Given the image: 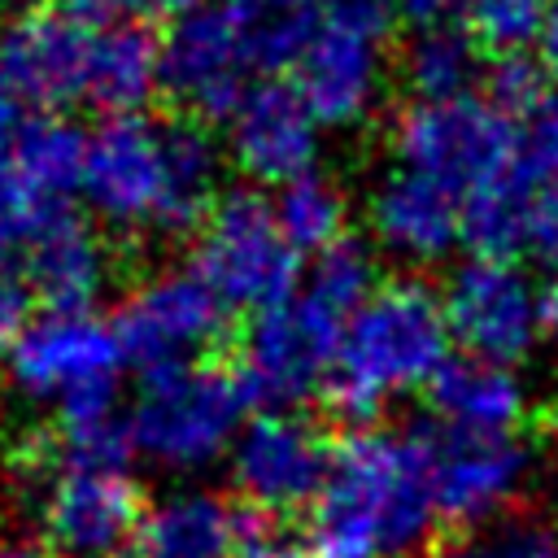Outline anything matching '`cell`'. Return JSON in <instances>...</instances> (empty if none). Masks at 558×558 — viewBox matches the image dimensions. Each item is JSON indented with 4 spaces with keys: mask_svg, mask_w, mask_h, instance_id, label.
Here are the masks:
<instances>
[{
    "mask_svg": "<svg viewBox=\"0 0 558 558\" xmlns=\"http://www.w3.org/2000/svg\"><path fill=\"white\" fill-rule=\"evenodd\" d=\"M532 253L549 266V275H558V183L545 187L536 218H532Z\"/></svg>",
    "mask_w": 558,
    "mask_h": 558,
    "instance_id": "cell-33",
    "label": "cell"
},
{
    "mask_svg": "<svg viewBox=\"0 0 558 558\" xmlns=\"http://www.w3.org/2000/svg\"><path fill=\"white\" fill-rule=\"evenodd\" d=\"M449 344L453 331L432 283L414 275L379 279L344 323L323 392L349 423H366L410 392H423L453 357Z\"/></svg>",
    "mask_w": 558,
    "mask_h": 558,
    "instance_id": "cell-3",
    "label": "cell"
},
{
    "mask_svg": "<svg viewBox=\"0 0 558 558\" xmlns=\"http://www.w3.org/2000/svg\"><path fill=\"white\" fill-rule=\"evenodd\" d=\"M558 0H471V35L493 57H523L536 48Z\"/></svg>",
    "mask_w": 558,
    "mask_h": 558,
    "instance_id": "cell-29",
    "label": "cell"
},
{
    "mask_svg": "<svg viewBox=\"0 0 558 558\" xmlns=\"http://www.w3.org/2000/svg\"><path fill=\"white\" fill-rule=\"evenodd\" d=\"M541 327H545V340L558 344V275L541 283Z\"/></svg>",
    "mask_w": 558,
    "mask_h": 558,
    "instance_id": "cell-38",
    "label": "cell"
},
{
    "mask_svg": "<svg viewBox=\"0 0 558 558\" xmlns=\"http://www.w3.org/2000/svg\"><path fill=\"white\" fill-rule=\"evenodd\" d=\"M440 305L462 353L519 366L545 344L541 283L514 257L471 253L449 270Z\"/></svg>",
    "mask_w": 558,
    "mask_h": 558,
    "instance_id": "cell-13",
    "label": "cell"
},
{
    "mask_svg": "<svg viewBox=\"0 0 558 558\" xmlns=\"http://www.w3.org/2000/svg\"><path fill=\"white\" fill-rule=\"evenodd\" d=\"M397 13L414 31H423V26H458L471 13V0H397Z\"/></svg>",
    "mask_w": 558,
    "mask_h": 558,
    "instance_id": "cell-34",
    "label": "cell"
},
{
    "mask_svg": "<svg viewBox=\"0 0 558 558\" xmlns=\"http://www.w3.org/2000/svg\"><path fill=\"white\" fill-rule=\"evenodd\" d=\"M480 39L462 26H423L401 48V78L414 100L466 96L480 83Z\"/></svg>",
    "mask_w": 558,
    "mask_h": 558,
    "instance_id": "cell-25",
    "label": "cell"
},
{
    "mask_svg": "<svg viewBox=\"0 0 558 558\" xmlns=\"http://www.w3.org/2000/svg\"><path fill=\"white\" fill-rule=\"evenodd\" d=\"M545 92H549V78L541 74L536 61H527V52L523 57H497V65L484 78V96L497 109H506L510 118H519L523 109H532Z\"/></svg>",
    "mask_w": 558,
    "mask_h": 558,
    "instance_id": "cell-31",
    "label": "cell"
},
{
    "mask_svg": "<svg viewBox=\"0 0 558 558\" xmlns=\"http://www.w3.org/2000/svg\"><path fill=\"white\" fill-rule=\"evenodd\" d=\"M331 453L336 445H327L323 427L301 410H262L240 427L227 453V475L248 510L279 519L310 510L331 471Z\"/></svg>",
    "mask_w": 558,
    "mask_h": 558,
    "instance_id": "cell-15",
    "label": "cell"
},
{
    "mask_svg": "<svg viewBox=\"0 0 558 558\" xmlns=\"http://www.w3.org/2000/svg\"><path fill=\"white\" fill-rule=\"evenodd\" d=\"M192 270L227 305V314H266L301 283V248L283 235L275 201L257 187L222 192L192 231Z\"/></svg>",
    "mask_w": 558,
    "mask_h": 558,
    "instance_id": "cell-7",
    "label": "cell"
},
{
    "mask_svg": "<svg viewBox=\"0 0 558 558\" xmlns=\"http://www.w3.org/2000/svg\"><path fill=\"white\" fill-rule=\"evenodd\" d=\"M388 153L397 166H410L462 201L514 166V118L488 96H445L414 100L388 126Z\"/></svg>",
    "mask_w": 558,
    "mask_h": 558,
    "instance_id": "cell-9",
    "label": "cell"
},
{
    "mask_svg": "<svg viewBox=\"0 0 558 558\" xmlns=\"http://www.w3.org/2000/svg\"><path fill=\"white\" fill-rule=\"evenodd\" d=\"M227 4L248 22L257 52H262V65H266V78H270L275 70L296 65L305 35H310V26L327 0H227Z\"/></svg>",
    "mask_w": 558,
    "mask_h": 558,
    "instance_id": "cell-28",
    "label": "cell"
},
{
    "mask_svg": "<svg viewBox=\"0 0 558 558\" xmlns=\"http://www.w3.org/2000/svg\"><path fill=\"white\" fill-rule=\"evenodd\" d=\"M57 4L78 13V17H87V22H113V17H126V9L135 0H57Z\"/></svg>",
    "mask_w": 558,
    "mask_h": 558,
    "instance_id": "cell-37",
    "label": "cell"
},
{
    "mask_svg": "<svg viewBox=\"0 0 558 558\" xmlns=\"http://www.w3.org/2000/svg\"><path fill=\"white\" fill-rule=\"evenodd\" d=\"M248 405L235 371L209 362L148 371L126 405L131 453L161 475H201L227 462Z\"/></svg>",
    "mask_w": 558,
    "mask_h": 558,
    "instance_id": "cell-5",
    "label": "cell"
},
{
    "mask_svg": "<svg viewBox=\"0 0 558 558\" xmlns=\"http://www.w3.org/2000/svg\"><path fill=\"white\" fill-rule=\"evenodd\" d=\"M227 148L192 113H109L87 131L83 205L118 235H187L218 205Z\"/></svg>",
    "mask_w": 558,
    "mask_h": 558,
    "instance_id": "cell-1",
    "label": "cell"
},
{
    "mask_svg": "<svg viewBox=\"0 0 558 558\" xmlns=\"http://www.w3.org/2000/svg\"><path fill=\"white\" fill-rule=\"evenodd\" d=\"M397 0H327L292 65V87L305 96L323 131L371 122L388 92Z\"/></svg>",
    "mask_w": 558,
    "mask_h": 558,
    "instance_id": "cell-6",
    "label": "cell"
},
{
    "mask_svg": "<svg viewBox=\"0 0 558 558\" xmlns=\"http://www.w3.org/2000/svg\"><path fill=\"white\" fill-rule=\"evenodd\" d=\"M514 157L541 187L558 183V92H545L514 118Z\"/></svg>",
    "mask_w": 558,
    "mask_h": 558,
    "instance_id": "cell-30",
    "label": "cell"
},
{
    "mask_svg": "<svg viewBox=\"0 0 558 558\" xmlns=\"http://www.w3.org/2000/svg\"><path fill=\"white\" fill-rule=\"evenodd\" d=\"M545 436H549V445H554V453H558V392H554V401H549V410H545Z\"/></svg>",
    "mask_w": 558,
    "mask_h": 558,
    "instance_id": "cell-40",
    "label": "cell"
},
{
    "mask_svg": "<svg viewBox=\"0 0 558 558\" xmlns=\"http://www.w3.org/2000/svg\"><path fill=\"white\" fill-rule=\"evenodd\" d=\"M144 4L166 9V13H183V9H196V4H205V0H144Z\"/></svg>",
    "mask_w": 558,
    "mask_h": 558,
    "instance_id": "cell-41",
    "label": "cell"
},
{
    "mask_svg": "<svg viewBox=\"0 0 558 558\" xmlns=\"http://www.w3.org/2000/svg\"><path fill=\"white\" fill-rule=\"evenodd\" d=\"M4 9H9V0H0V13H4Z\"/></svg>",
    "mask_w": 558,
    "mask_h": 558,
    "instance_id": "cell-42",
    "label": "cell"
},
{
    "mask_svg": "<svg viewBox=\"0 0 558 558\" xmlns=\"http://www.w3.org/2000/svg\"><path fill=\"white\" fill-rule=\"evenodd\" d=\"M87 131L44 113L0 148V262H17L83 196Z\"/></svg>",
    "mask_w": 558,
    "mask_h": 558,
    "instance_id": "cell-12",
    "label": "cell"
},
{
    "mask_svg": "<svg viewBox=\"0 0 558 558\" xmlns=\"http://www.w3.org/2000/svg\"><path fill=\"white\" fill-rule=\"evenodd\" d=\"M39 541L48 558H135L144 493L122 458H39Z\"/></svg>",
    "mask_w": 558,
    "mask_h": 558,
    "instance_id": "cell-8",
    "label": "cell"
},
{
    "mask_svg": "<svg viewBox=\"0 0 558 558\" xmlns=\"http://www.w3.org/2000/svg\"><path fill=\"white\" fill-rule=\"evenodd\" d=\"M536 458L519 436H432V493L445 523L480 527L493 523L527 497Z\"/></svg>",
    "mask_w": 558,
    "mask_h": 558,
    "instance_id": "cell-18",
    "label": "cell"
},
{
    "mask_svg": "<svg viewBox=\"0 0 558 558\" xmlns=\"http://www.w3.org/2000/svg\"><path fill=\"white\" fill-rule=\"evenodd\" d=\"M0 558H48L39 545L17 541V536H0Z\"/></svg>",
    "mask_w": 558,
    "mask_h": 558,
    "instance_id": "cell-39",
    "label": "cell"
},
{
    "mask_svg": "<svg viewBox=\"0 0 558 558\" xmlns=\"http://www.w3.org/2000/svg\"><path fill=\"white\" fill-rule=\"evenodd\" d=\"M227 305L209 292V283L187 270H148L118 301L113 327L126 349V362L148 371H170L187 362H205V353L222 340Z\"/></svg>",
    "mask_w": 558,
    "mask_h": 558,
    "instance_id": "cell-14",
    "label": "cell"
},
{
    "mask_svg": "<svg viewBox=\"0 0 558 558\" xmlns=\"http://www.w3.org/2000/svg\"><path fill=\"white\" fill-rule=\"evenodd\" d=\"M161 87V39L131 22L113 17L96 26V61H92V100L96 113H140Z\"/></svg>",
    "mask_w": 558,
    "mask_h": 558,
    "instance_id": "cell-23",
    "label": "cell"
},
{
    "mask_svg": "<svg viewBox=\"0 0 558 558\" xmlns=\"http://www.w3.org/2000/svg\"><path fill=\"white\" fill-rule=\"evenodd\" d=\"M126 366L113 318H100L96 310H44L9 349L13 388L26 401L48 405L57 427L118 418Z\"/></svg>",
    "mask_w": 558,
    "mask_h": 558,
    "instance_id": "cell-4",
    "label": "cell"
},
{
    "mask_svg": "<svg viewBox=\"0 0 558 558\" xmlns=\"http://www.w3.org/2000/svg\"><path fill=\"white\" fill-rule=\"evenodd\" d=\"M432 440L401 427H353L305 510V558H423L436 541Z\"/></svg>",
    "mask_w": 558,
    "mask_h": 558,
    "instance_id": "cell-2",
    "label": "cell"
},
{
    "mask_svg": "<svg viewBox=\"0 0 558 558\" xmlns=\"http://www.w3.org/2000/svg\"><path fill=\"white\" fill-rule=\"evenodd\" d=\"M344 323L349 318L331 314L301 288L283 305L253 314L231 366L244 397L262 410H296L327 384Z\"/></svg>",
    "mask_w": 558,
    "mask_h": 558,
    "instance_id": "cell-11",
    "label": "cell"
},
{
    "mask_svg": "<svg viewBox=\"0 0 558 558\" xmlns=\"http://www.w3.org/2000/svg\"><path fill=\"white\" fill-rule=\"evenodd\" d=\"M436 558H558V523L536 510H510L493 523L462 527Z\"/></svg>",
    "mask_w": 558,
    "mask_h": 558,
    "instance_id": "cell-27",
    "label": "cell"
},
{
    "mask_svg": "<svg viewBox=\"0 0 558 558\" xmlns=\"http://www.w3.org/2000/svg\"><path fill=\"white\" fill-rule=\"evenodd\" d=\"M275 214H279L283 235L301 253H323L349 235L353 205H349L344 183L318 166V170H310V174H301L275 192Z\"/></svg>",
    "mask_w": 558,
    "mask_h": 558,
    "instance_id": "cell-26",
    "label": "cell"
},
{
    "mask_svg": "<svg viewBox=\"0 0 558 558\" xmlns=\"http://www.w3.org/2000/svg\"><path fill=\"white\" fill-rule=\"evenodd\" d=\"M17 266L44 310H92L113 275L100 222H87L74 209L44 227L39 240L17 257Z\"/></svg>",
    "mask_w": 558,
    "mask_h": 558,
    "instance_id": "cell-21",
    "label": "cell"
},
{
    "mask_svg": "<svg viewBox=\"0 0 558 558\" xmlns=\"http://www.w3.org/2000/svg\"><path fill=\"white\" fill-rule=\"evenodd\" d=\"M22 109H26V100H22V92L13 87V78H9V70L0 65V148L26 126V118H22Z\"/></svg>",
    "mask_w": 558,
    "mask_h": 558,
    "instance_id": "cell-35",
    "label": "cell"
},
{
    "mask_svg": "<svg viewBox=\"0 0 558 558\" xmlns=\"http://www.w3.org/2000/svg\"><path fill=\"white\" fill-rule=\"evenodd\" d=\"M96 26L61 4H35L4 22L0 31V65L13 87L35 109H87L92 100V61H96Z\"/></svg>",
    "mask_w": 558,
    "mask_h": 558,
    "instance_id": "cell-16",
    "label": "cell"
},
{
    "mask_svg": "<svg viewBox=\"0 0 558 558\" xmlns=\"http://www.w3.org/2000/svg\"><path fill=\"white\" fill-rule=\"evenodd\" d=\"M31 305H35V292H31L22 266L0 262V349H4V353L13 349V340H17V336L26 331V323L35 318Z\"/></svg>",
    "mask_w": 558,
    "mask_h": 558,
    "instance_id": "cell-32",
    "label": "cell"
},
{
    "mask_svg": "<svg viewBox=\"0 0 558 558\" xmlns=\"http://www.w3.org/2000/svg\"><path fill=\"white\" fill-rule=\"evenodd\" d=\"M462 196L410 166H388L366 192V227L375 248L405 266H436L462 244Z\"/></svg>",
    "mask_w": 558,
    "mask_h": 558,
    "instance_id": "cell-19",
    "label": "cell"
},
{
    "mask_svg": "<svg viewBox=\"0 0 558 558\" xmlns=\"http://www.w3.org/2000/svg\"><path fill=\"white\" fill-rule=\"evenodd\" d=\"M248 506H235L209 488H174L140 527L135 558H240Z\"/></svg>",
    "mask_w": 558,
    "mask_h": 558,
    "instance_id": "cell-22",
    "label": "cell"
},
{
    "mask_svg": "<svg viewBox=\"0 0 558 558\" xmlns=\"http://www.w3.org/2000/svg\"><path fill=\"white\" fill-rule=\"evenodd\" d=\"M545 187L519 166L497 174L493 183H484L480 192L466 196L462 205V244H471V253H488V257H514L519 248L532 244V218L541 205Z\"/></svg>",
    "mask_w": 558,
    "mask_h": 558,
    "instance_id": "cell-24",
    "label": "cell"
},
{
    "mask_svg": "<svg viewBox=\"0 0 558 558\" xmlns=\"http://www.w3.org/2000/svg\"><path fill=\"white\" fill-rule=\"evenodd\" d=\"M427 405L445 432L514 436L527 418V384L510 362L453 353L427 384Z\"/></svg>",
    "mask_w": 558,
    "mask_h": 558,
    "instance_id": "cell-20",
    "label": "cell"
},
{
    "mask_svg": "<svg viewBox=\"0 0 558 558\" xmlns=\"http://www.w3.org/2000/svg\"><path fill=\"white\" fill-rule=\"evenodd\" d=\"M262 78L266 65L257 39L227 0H205L174 13L170 31L161 35V87L201 122H227V113Z\"/></svg>",
    "mask_w": 558,
    "mask_h": 558,
    "instance_id": "cell-10",
    "label": "cell"
},
{
    "mask_svg": "<svg viewBox=\"0 0 558 558\" xmlns=\"http://www.w3.org/2000/svg\"><path fill=\"white\" fill-rule=\"evenodd\" d=\"M536 65H541V74L549 78V87L558 92V4H554V13H549V22H545V31H541V39H536Z\"/></svg>",
    "mask_w": 558,
    "mask_h": 558,
    "instance_id": "cell-36",
    "label": "cell"
},
{
    "mask_svg": "<svg viewBox=\"0 0 558 558\" xmlns=\"http://www.w3.org/2000/svg\"><path fill=\"white\" fill-rule=\"evenodd\" d=\"M323 122L305 105V96L292 83L262 78L248 87V96L227 113V161L253 183V187H283L310 170H318L323 153Z\"/></svg>",
    "mask_w": 558,
    "mask_h": 558,
    "instance_id": "cell-17",
    "label": "cell"
}]
</instances>
